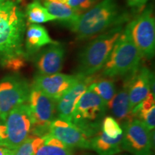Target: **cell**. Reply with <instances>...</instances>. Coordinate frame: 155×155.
Masks as SVG:
<instances>
[{
  "mask_svg": "<svg viewBox=\"0 0 155 155\" xmlns=\"http://www.w3.org/2000/svg\"><path fill=\"white\" fill-rule=\"evenodd\" d=\"M134 73L127 75L123 86L119 91L116 93L108 106V108L111 109L114 117L121 122V124L134 119L129 104V91L131 78Z\"/></svg>",
  "mask_w": 155,
  "mask_h": 155,
  "instance_id": "16",
  "label": "cell"
},
{
  "mask_svg": "<svg viewBox=\"0 0 155 155\" xmlns=\"http://www.w3.org/2000/svg\"><path fill=\"white\" fill-rule=\"evenodd\" d=\"M121 149L134 155H152L154 130L150 131L144 124L134 118L122 124Z\"/></svg>",
  "mask_w": 155,
  "mask_h": 155,
  "instance_id": "8",
  "label": "cell"
},
{
  "mask_svg": "<svg viewBox=\"0 0 155 155\" xmlns=\"http://www.w3.org/2000/svg\"><path fill=\"white\" fill-rule=\"evenodd\" d=\"M7 134L5 123L0 124V147H6Z\"/></svg>",
  "mask_w": 155,
  "mask_h": 155,
  "instance_id": "28",
  "label": "cell"
},
{
  "mask_svg": "<svg viewBox=\"0 0 155 155\" xmlns=\"http://www.w3.org/2000/svg\"><path fill=\"white\" fill-rule=\"evenodd\" d=\"M44 144V137L31 134L17 149L15 155H36L38 149Z\"/></svg>",
  "mask_w": 155,
  "mask_h": 155,
  "instance_id": "24",
  "label": "cell"
},
{
  "mask_svg": "<svg viewBox=\"0 0 155 155\" xmlns=\"http://www.w3.org/2000/svg\"><path fill=\"white\" fill-rule=\"evenodd\" d=\"M26 55H17L2 60V65L7 69L18 71L25 66Z\"/></svg>",
  "mask_w": 155,
  "mask_h": 155,
  "instance_id": "26",
  "label": "cell"
},
{
  "mask_svg": "<svg viewBox=\"0 0 155 155\" xmlns=\"http://www.w3.org/2000/svg\"><path fill=\"white\" fill-rule=\"evenodd\" d=\"M7 129V148L17 150L32 134L33 123L27 103L13 108L4 122Z\"/></svg>",
  "mask_w": 155,
  "mask_h": 155,
  "instance_id": "10",
  "label": "cell"
},
{
  "mask_svg": "<svg viewBox=\"0 0 155 155\" xmlns=\"http://www.w3.org/2000/svg\"><path fill=\"white\" fill-rule=\"evenodd\" d=\"M82 78L79 75H66L60 73L49 75L38 74L35 77L32 87L40 90L57 102Z\"/></svg>",
  "mask_w": 155,
  "mask_h": 155,
  "instance_id": "11",
  "label": "cell"
},
{
  "mask_svg": "<svg viewBox=\"0 0 155 155\" xmlns=\"http://www.w3.org/2000/svg\"><path fill=\"white\" fill-rule=\"evenodd\" d=\"M91 76L83 77L80 81L65 93L56 103L58 119L68 122L72 121L73 113L75 105L93 81Z\"/></svg>",
  "mask_w": 155,
  "mask_h": 155,
  "instance_id": "15",
  "label": "cell"
},
{
  "mask_svg": "<svg viewBox=\"0 0 155 155\" xmlns=\"http://www.w3.org/2000/svg\"><path fill=\"white\" fill-rule=\"evenodd\" d=\"M30 86L17 75H7L0 81V119L5 122L16 106L28 102Z\"/></svg>",
  "mask_w": 155,
  "mask_h": 155,
  "instance_id": "7",
  "label": "cell"
},
{
  "mask_svg": "<svg viewBox=\"0 0 155 155\" xmlns=\"http://www.w3.org/2000/svg\"><path fill=\"white\" fill-rule=\"evenodd\" d=\"M49 134L61 140L71 148L90 149L91 137L85 134L72 122L56 119L52 121Z\"/></svg>",
  "mask_w": 155,
  "mask_h": 155,
  "instance_id": "12",
  "label": "cell"
},
{
  "mask_svg": "<svg viewBox=\"0 0 155 155\" xmlns=\"http://www.w3.org/2000/svg\"><path fill=\"white\" fill-rule=\"evenodd\" d=\"M7 1H8V0H0V4H2Z\"/></svg>",
  "mask_w": 155,
  "mask_h": 155,
  "instance_id": "33",
  "label": "cell"
},
{
  "mask_svg": "<svg viewBox=\"0 0 155 155\" xmlns=\"http://www.w3.org/2000/svg\"><path fill=\"white\" fill-rule=\"evenodd\" d=\"M65 56L63 45L56 42L42 50L36 56L35 64L39 75H49L60 73Z\"/></svg>",
  "mask_w": 155,
  "mask_h": 155,
  "instance_id": "13",
  "label": "cell"
},
{
  "mask_svg": "<svg viewBox=\"0 0 155 155\" xmlns=\"http://www.w3.org/2000/svg\"><path fill=\"white\" fill-rule=\"evenodd\" d=\"M88 88L98 95L107 108L116 93L114 83L106 78L97 81L93 79L92 82L88 86Z\"/></svg>",
  "mask_w": 155,
  "mask_h": 155,
  "instance_id": "23",
  "label": "cell"
},
{
  "mask_svg": "<svg viewBox=\"0 0 155 155\" xmlns=\"http://www.w3.org/2000/svg\"><path fill=\"white\" fill-rule=\"evenodd\" d=\"M25 17L30 24H40L56 20L38 0H35L27 6Z\"/></svg>",
  "mask_w": 155,
  "mask_h": 155,
  "instance_id": "22",
  "label": "cell"
},
{
  "mask_svg": "<svg viewBox=\"0 0 155 155\" xmlns=\"http://www.w3.org/2000/svg\"><path fill=\"white\" fill-rule=\"evenodd\" d=\"M56 103L40 90L30 87L28 104L33 123L32 135L44 137L49 134L50 124L55 117Z\"/></svg>",
  "mask_w": 155,
  "mask_h": 155,
  "instance_id": "6",
  "label": "cell"
},
{
  "mask_svg": "<svg viewBox=\"0 0 155 155\" xmlns=\"http://www.w3.org/2000/svg\"><path fill=\"white\" fill-rule=\"evenodd\" d=\"M127 25L142 57L152 58L155 50V20L151 7L145 9Z\"/></svg>",
  "mask_w": 155,
  "mask_h": 155,
  "instance_id": "9",
  "label": "cell"
},
{
  "mask_svg": "<svg viewBox=\"0 0 155 155\" xmlns=\"http://www.w3.org/2000/svg\"><path fill=\"white\" fill-rule=\"evenodd\" d=\"M98 0H68L66 5L81 14V12L91 8Z\"/></svg>",
  "mask_w": 155,
  "mask_h": 155,
  "instance_id": "27",
  "label": "cell"
},
{
  "mask_svg": "<svg viewBox=\"0 0 155 155\" xmlns=\"http://www.w3.org/2000/svg\"><path fill=\"white\" fill-rule=\"evenodd\" d=\"M127 15L116 0H102L83 14H81L71 28L79 40L91 38L103 33L116 25H123Z\"/></svg>",
  "mask_w": 155,
  "mask_h": 155,
  "instance_id": "1",
  "label": "cell"
},
{
  "mask_svg": "<svg viewBox=\"0 0 155 155\" xmlns=\"http://www.w3.org/2000/svg\"><path fill=\"white\" fill-rule=\"evenodd\" d=\"M134 118L144 124L150 131H153L155 126L154 94L150 92L147 98L131 111Z\"/></svg>",
  "mask_w": 155,
  "mask_h": 155,
  "instance_id": "19",
  "label": "cell"
},
{
  "mask_svg": "<svg viewBox=\"0 0 155 155\" xmlns=\"http://www.w3.org/2000/svg\"><path fill=\"white\" fill-rule=\"evenodd\" d=\"M55 42L50 38L47 30L41 25L30 24L27 29L25 42L27 55H33L42 48Z\"/></svg>",
  "mask_w": 155,
  "mask_h": 155,
  "instance_id": "17",
  "label": "cell"
},
{
  "mask_svg": "<svg viewBox=\"0 0 155 155\" xmlns=\"http://www.w3.org/2000/svg\"><path fill=\"white\" fill-rule=\"evenodd\" d=\"M101 129L107 137L112 139L116 138L123 133L120 125L112 116H106L104 118L102 121Z\"/></svg>",
  "mask_w": 155,
  "mask_h": 155,
  "instance_id": "25",
  "label": "cell"
},
{
  "mask_svg": "<svg viewBox=\"0 0 155 155\" xmlns=\"http://www.w3.org/2000/svg\"><path fill=\"white\" fill-rule=\"evenodd\" d=\"M141 58L142 55L134 42L127 25L102 68V74L109 78L131 74L140 67Z\"/></svg>",
  "mask_w": 155,
  "mask_h": 155,
  "instance_id": "3",
  "label": "cell"
},
{
  "mask_svg": "<svg viewBox=\"0 0 155 155\" xmlns=\"http://www.w3.org/2000/svg\"><path fill=\"white\" fill-rule=\"evenodd\" d=\"M48 2H57V3H61V4H65L66 5L68 0H46Z\"/></svg>",
  "mask_w": 155,
  "mask_h": 155,
  "instance_id": "32",
  "label": "cell"
},
{
  "mask_svg": "<svg viewBox=\"0 0 155 155\" xmlns=\"http://www.w3.org/2000/svg\"><path fill=\"white\" fill-rule=\"evenodd\" d=\"M154 75L147 67H139L134 73L129 91L131 111L142 102L150 92L154 94Z\"/></svg>",
  "mask_w": 155,
  "mask_h": 155,
  "instance_id": "14",
  "label": "cell"
},
{
  "mask_svg": "<svg viewBox=\"0 0 155 155\" xmlns=\"http://www.w3.org/2000/svg\"><path fill=\"white\" fill-rule=\"evenodd\" d=\"M36 155H73V148L49 134L44 136V144L38 149Z\"/></svg>",
  "mask_w": 155,
  "mask_h": 155,
  "instance_id": "21",
  "label": "cell"
},
{
  "mask_svg": "<svg viewBox=\"0 0 155 155\" xmlns=\"http://www.w3.org/2000/svg\"><path fill=\"white\" fill-rule=\"evenodd\" d=\"M14 2L11 1V0H8V1L5 2L2 4H0V13L2 12H5L9 8H11L13 5H15Z\"/></svg>",
  "mask_w": 155,
  "mask_h": 155,
  "instance_id": "30",
  "label": "cell"
},
{
  "mask_svg": "<svg viewBox=\"0 0 155 155\" xmlns=\"http://www.w3.org/2000/svg\"><path fill=\"white\" fill-rule=\"evenodd\" d=\"M128 5L134 9H139L146 5L148 0H127Z\"/></svg>",
  "mask_w": 155,
  "mask_h": 155,
  "instance_id": "29",
  "label": "cell"
},
{
  "mask_svg": "<svg viewBox=\"0 0 155 155\" xmlns=\"http://www.w3.org/2000/svg\"><path fill=\"white\" fill-rule=\"evenodd\" d=\"M124 29L123 25H116L89 42L79 55L77 75L89 77L101 70Z\"/></svg>",
  "mask_w": 155,
  "mask_h": 155,
  "instance_id": "2",
  "label": "cell"
},
{
  "mask_svg": "<svg viewBox=\"0 0 155 155\" xmlns=\"http://www.w3.org/2000/svg\"><path fill=\"white\" fill-rule=\"evenodd\" d=\"M17 150L0 147V155H15Z\"/></svg>",
  "mask_w": 155,
  "mask_h": 155,
  "instance_id": "31",
  "label": "cell"
},
{
  "mask_svg": "<svg viewBox=\"0 0 155 155\" xmlns=\"http://www.w3.org/2000/svg\"><path fill=\"white\" fill-rule=\"evenodd\" d=\"M107 109L101 98L87 88L75 105L71 122L89 137H93L101 131Z\"/></svg>",
  "mask_w": 155,
  "mask_h": 155,
  "instance_id": "5",
  "label": "cell"
},
{
  "mask_svg": "<svg viewBox=\"0 0 155 155\" xmlns=\"http://www.w3.org/2000/svg\"><path fill=\"white\" fill-rule=\"evenodd\" d=\"M25 28V15L16 4L0 13V56L2 60L26 55L22 50Z\"/></svg>",
  "mask_w": 155,
  "mask_h": 155,
  "instance_id": "4",
  "label": "cell"
},
{
  "mask_svg": "<svg viewBox=\"0 0 155 155\" xmlns=\"http://www.w3.org/2000/svg\"><path fill=\"white\" fill-rule=\"evenodd\" d=\"M44 7L50 15L55 17L56 20H60L68 28L75 22L81 15L65 4L45 1L44 2Z\"/></svg>",
  "mask_w": 155,
  "mask_h": 155,
  "instance_id": "20",
  "label": "cell"
},
{
  "mask_svg": "<svg viewBox=\"0 0 155 155\" xmlns=\"http://www.w3.org/2000/svg\"><path fill=\"white\" fill-rule=\"evenodd\" d=\"M122 134L112 139L99 131L91 139L90 149L98 155H114L121 151Z\"/></svg>",
  "mask_w": 155,
  "mask_h": 155,
  "instance_id": "18",
  "label": "cell"
}]
</instances>
